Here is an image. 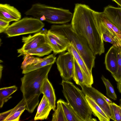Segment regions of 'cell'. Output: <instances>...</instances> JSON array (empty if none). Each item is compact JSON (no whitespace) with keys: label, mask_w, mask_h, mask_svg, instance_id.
Masks as SVG:
<instances>
[{"label":"cell","mask_w":121,"mask_h":121,"mask_svg":"<svg viewBox=\"0 0 121 121\" xmlns=\"http://www.w3.org/2000/svg\"><path fill=\"white\" fill-rule=\"evenodd\" d=\"M56 57L52 54L43 58L41 61L35 64L28 66L25 69L23 70L22 73L25 74L31 71L36 70L51 64H53L56 61Z\"/></svg>","instance_id":"cell-19"},{"label":"cell","mask_w":121,"mask_h":121,"mask_svg":"<svg viewBox=\"0 0 121 121\" xmlns=\"http://www.w3.org/2000/svg\"><path fill=\"white\" fill-rule=\"evenodd\" d=\"M52 109V107L47 98L43 95L38 107L34 120L36 121L47 119Z\"/></svg>","instance_id":"cell-18"},{"label":"cell","mask_w":121,"mask_h":121,"mask_svg":"<svg viewBox=\"0 0 121 121\" xmlns=\"http://www.w3.org/2000/svg\"><path fill=\"white\" fill-rule=\"evenodd\" d=\"M46 43L51 47L53 54L56 55L67 50L71 42L64 36L51 31L46 33Z\"/></svg>","instance_id":"cell-8"},{"label":"cell","mask_w":121,"mask_h":121,"mask_svg":"<svg viewBox=\"0 0 121 121\" xmlns=\"http://www.w3.org/2000/svg\"><path fill=\"white\" fill-rule=\"evenodd\" d=\"M67 121H84L67 102L59 99Z\"/></svg>","instance_id":"cell-22"},{"label":"cell","mask_w":121,"mask_h":121,"mask_svg":"<svg viewBox=\"0 0 121 121\" xmlns=\"http://www.w3.org/2000/svg\"><path fill=\"white\" fill-rule=\"evenodd\" d=\"M73 79L76 83L79 85H85L84 77L82 69L74 58V69Z\"/></svg>","instance_id":"cell-25"},{"label":"cell","mask_w":121,"mask_h":121,"mask_svg":"<svg viewBox=\"0 0 121 121\" xmlns=\"http://www.w3.org/2000/svg\"><path fill=\"white\" fill-rule=\"evenodd\" d=\"M52 121H67L59 99L57 102L56 108L52 115Z\"/></svg>","instance_id":"cell-26"},{"label":"cell","mask_w":121,"mask_h":121,"mask_svg":"<svg viewBox=\"0 0 121 121\" xmlns=\"http://www.w3.org/2000/svg\"><path fill=\"white\" fill-rule=\"evenodd\" d=\"M52 51V49L47 43L36 48L29 50L24 53L22 55L28 54L31 56L36 55L41 57L47 55Z\"/></svg>","instance_id":"cell-23"},{"label":"cell","mask_w":121,"mask_h":121,"mask_svg":"<svg viewBox=\"0 0 121 121\" xmlns=\"http://www.w3.org/2000/svg\"><path fill=\"white\" fill-rule=\"evenodd\" d=\"M93 14L94 18L97 21L99 26L103 40L112 44L114 46L121 51V42L112 34L102 22L97 14V12L94 11Z\"/></svg>","instance_id":"cell-12"},{"label":"cell","mask_w":121,"mask_h":121,"mask_svg":"<svg viewBox=\"0 0 121 121\" xmlns=\"http://www.w3.org/2000/svg\"><path fill=\"white\" fill-rule=\"evenodd\" d=\"M45 29L37 32L33 35H30L27 36H23L22 42L24 43L22 47L17 50L20 53L18 57L22 56L26 52L36 48L46 43Z\"/></svg>","instance_id":"cell-9"},{"label":"cell","mask_w":121,"mask_h":121,"mask_svg":"<svg viewBox=\"0 0 121 121\" xmlns=\"http://www.w3.org/2000/svg\"><path fill=\"white\" fill-rule=\"evenodd\" d=\"M67 50L72 54L81 68L83 73L85 85L92 86L93 83L92 72L88 68L83 59L71 42Z\"/></svg>","instance_id":"cell-11"},{"label":"cell","mask_w":121,"mask_h":121,"mask_svg":"<svg viewBox=\"0 0 121 121\" xmlns=\"http://www.w3.org/2000/svg\"><path fill=\"white\" fill-rule=\"evenodd\" d=\"M118 49L113 45L105 55L104 63L106 69L112 74L117 71L118 68Z\"/></svg>","instance_id":"cell-15"},{"label":"cell","mask_w":121,"mask_h":121,"mask_svg":"<svg viewBox=\"0 0 121 121\" xmlns=\"http://www.w3.org/2000/svg\"><path fill=\"white\" fill-rule=\"evenodd\" d=\"M103 96L105 100L109 104L112 103H113L111 101L110 99L107 98L103 94Z\"/></svg>","instance_id":"cell-33"},{"label":"cell","mask_w":121,"mask_h":121,"mask_svg":"<svg viewBox=\"0 0 121 121\" xmlns=\"http://www.w3.org/2000/svg\"><path fill=\"white\" fill-rule=\"evenodd\" d=\"M94 11L85 4H76L71 24L73 30L86 40L93 53L100 55L104 52V45L99 26L94 18Z\"/></svg>","instance_id":"cell-1"},{"label":"cell","mask_w":121,"mask_h":121,"mask_svg":"<svg viewBox=\"0 0 121 121\" xmlns=\"http://www.w3.org/2000/svg\"><path fill=\"white\" fill-rule=\"evenodd\" d=\"M106 90V95L109 97L114 100H117V97L114 88L108 79L102 75L101 77Z\"/></svg>","instance_id":"cell-28"},{"label":"cell","mask_w":121,"mask_h":121,"mask_svg":"<svg viewBox=\"0 0 121 121\" xmlns=\"http://www.w3.org/2000/svg\"><path fill=\"white\" fill-rule=\"evenodd\" d=\"M24 60L22 63L21 68L23 70L25 69L29 65L37 63L43 59V58L35 57L28 54L24 55Z\"/></svg>","instance_id":"cell-27"},{"label":"cell","mask_w":121,"mask_h":121,"mask_svg":"<svg viewBox=\"0 0 121 121\" xmlns=\"http://www.w3.org/2000/svg\"><path fill=\"white\" fill-rule=\"evenodd\" d=\"M62 92L67 102L84 121H96L92 117V112L86 100L85 95L72 82L62 80Z\"/></svg>","instance_id":"cell-3"},{"label":"cell","mask_w":121,"mask_h":121,"mask_svg":"<svg viewBox=\"0 0 121 121\" xmlns=\"http://www.w3.org/2000/svg\"><path fill=\"white\" fill-rule=\"evenodd\" d=\"M117 49V71L112 75L116 81L118 82L121 79V51Z\"/></svg>","instance_id":"cell-30"},{"label":"cell","mask_w":121,"mask_h":121,"mask_svg":"<svg viewBox=\"0 0 121 121\" xmlns=\"http://www.w3.org/2000/svg\"><path fill=\"white\" fill-rule=\"evenodd\" d=\"M121 7V0H112Z\"/></svg>","instance_id":"cell-34"},{"label":"cell","mask_w":121,"mask_h":121,"mask_svg":"<svg viewBox=\"0 0 121 121\" xmlns=\"http://www.w3.org/2000/svg\"><path fill=\"white\" fill-rule=\"evenodd\" d=\"M52 64L24 74L21 78L20 90L26 104V110L32 113L39 104L41 94L40 89L43 82L48 77Z\"/></svg>","instance_id":"cell-2"},{"label":"cell","mask_w":121,"mask_h":121,"mask_svg":"<svg viewBox=\"0 0 121 121\" xmlns=\"http://www.w3.org/2000/svg\"><path fill=\"white\" fill-rule=\"evenodd\" d=\"M97 13L102 22L109 29L112 34L121 42V31L109 20L103 12H97Z\"/></svg>","instance_id":"cell-21"},{"label":"cell","mask_w":121,"mask_h":121,"mask_svg":"<svg viewBox=\"0 0 121 121\" xmlns=\"http://www.w3.org/2000/svg\"><path fill=\"white\" fill-rule=\"evenodd\" d=\"M50 30L67 38L83 59L88 68L92 72L95 65V55L86 40L73 30L71 24L53 25L51 26Z\"/></svg>","instance_id":"cell-4"},{"label":"cell","mask_w":121,"mask_h":121,"mask_svg":"<svg viewBox=\"0 0 121 121\" xmlns=\"http://www.w3.org/2000/svg\"><path fill=\"white\" fill-rule=\"evenodd\" d=\"M26 104L24 99L13 108L0 114V121H18L26 110Z\"/></svg>","instance_id":"cell-13"},{"label":"cell","mask_w":121,"mask_h":121,"mask_svg":"<svg viewBox=\"0 0 121 121\" xmlns=\"http://www.w3.org/2000/svg\"><path fill=\"white\" fill-rule=\"evenodd\" d=\"M40 91L47 98L52 109L55 111L56 108V97L55 91L51 82L47 77L43 81L40 89Z\"/></svg>","instance_id":"cell-17"},{"label":"cell","mask_w":121,"mask_h":121,"mask_svg":"<svg viewBox=\"0 0 121 121\" xmlns=\"http://www.w3.org/2000/svg\"><path fill=\"white\" fill-rule=\"evenodd\" d=\"M21 13L14 6L8 4H0V18L9 22L21 19Z\"/></svg>","instance_id":"cell-14"},{"label":"cell","mask_w":121,"mask_h":121,"mask_svg":"<svg viewBox=\"0 0 121 121\" xmlns=\"http://www.w3.org/2000/svg\"><path fill=\"white\" fill-rule=\"evenodd\" d=\"M108 19L121 31V7L108 5L103 12Z\"/></svg>","instance_id":"cell-16"},{"label":"cell","mask_w":121,"mask_h":121,"mask_svg":"<svg viewBox=\"0 0 121 121\" xmlns=\"http://www.w3.org/2000/svg\"><path fill=\"white\" fill-rule=\"evenodd\" d=\"M44 24L40 19L25 17L9 25L4 33L9 37L38 32L44 27Z\"/></svg>","instance_id":"cell-6"},{"label":"cell","mask_w":121,"mask_h":121,"mask_svg":"<svg viewBox=\"0 0 121 121\" xmlns=\"http://www.w3.org/2000/svg\"><path fill=\"white\" fill-rule=\"evenodd\" d=\"M0 79H1V75H2V72L3 69V66L2 65H1L0 64Z\"/></svg>","instance_id":"cell-35"},{"label":"cell","mask_w":121,"mask_h":121,"mask_svg":"<svg viewBox=\"0 0 121 121\" xmlns=\"http://www.w3.org/2000/svg\"><path fill=\"white\" fill-rule=\"evenodd\" d=\"M112 114V119L115 121H121V107L114 103L109 104Z\"/></svg>","instance_id":"cell-29"},{"label":"cell","mask_w":121,"mask_h":121,"mask_svg":"<svg viewBox=\"0 0 121 121\" xmlns=\"http://www.w3.org/2000/svg\"><path fill=\"white\" fill-rule=\"evenodd\" d=\"M17 90L15 85L4 87L0 89V108L2 107L4 103L12 98L10 95Z\"/></svg>","instance_id":"cell-24"},{"label":"cell","mask_w":121,"mask_h":121,"mask_svg":"<svg viewBox=\"0 0 121 121\" xmlns=\"http://www.w3.org/2000/svg\"><path fill=\"white\" fill-rule=\"evenodd\" d=\"M117 88L119 92L121 94V79L117 82Z\"/></svg>","instance_id":"cell-32"},{"label":"cell","mask_w":121,"mask_h":121,"mask_svg":"<svg viewBox=\"0 0 121 121\" xmlns=\"http://www.w3.org/2000/svg\"><path fill=\"white\" fill-rule=\"evenodd\" d=\"M86 98L92 113L100 121H109L110 119L106 115L95 101L88 96L85 95Z\"/></svg>","instance_id":"cell-20"},{"label":"cell","mask_w":121,"mask_h":121,"mask_svg":"<svg viewBox=\"0 0 121 121\" xmlns=\"http://www.w3.org/2000/svg\"><path fill=\"white\" fill-rule=\"evenodd\" d=\"M119 104L120 106L121 107V99L119 100Z\"/></svg>","instance_id":"cell-36"},{"label":"cell","mask_w":121,"mask_h":121,"mask_svg":"<svg viewBox=\"0 0 121 121\" xmlns=\"http://www.w3.org/2000/svg\"><path fill=\"white\" fill-rule=\"evenodd\" d=\"M25 14L41 21H45L50 23L60 24L70 22L73 15L69 10L49 6L38 3L32 4Z\"/></svg>","instance_id":"cell-5"},{"label":"cell","mask_w":121,"mask_h":121,"mask_svg":"<svg viewBox=\"0 0 121 121\" xmlns=\"http://www.w3.org/2000/svg\"><path fill=\"white\" fill-rule=\"evenodd\" d=\"M9 22L3 19L0 18V33L5 30L9 26Z\"/></svg>","instance_id":"cell-31"},{"label":"cell","mask_w":121,"mask_h":121,"mask_svg":"<svg viewBox=\"0 0 121 121\" xmlns=\"http://www.w3.org/2000/svg\"><path fill=\"white\" fill-rule=\"evenodd\" d=\"M82 90L85 94L92 98L100 107L110 119L112 115L109 104L105 99L103 94L92 86L80 84Z\"/></svg>","instance_id":"cell-10"},{"label":"cell","mask_w":121,"mask_h":121,"mask_svg":"<svg viewBox=\"0 0 121 121\" xmlns=\"http://www.w3.org/2000/svg\"><path fill=\"white\" fill-rule=\"evenodd\" d=\"M56 62L62 80L70 81L73 76L74 69V58L72 54L69 51L61 53Z\"/></svg>","instance_id":"cell-7"}]
</instances>
